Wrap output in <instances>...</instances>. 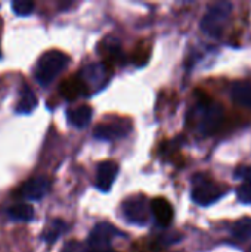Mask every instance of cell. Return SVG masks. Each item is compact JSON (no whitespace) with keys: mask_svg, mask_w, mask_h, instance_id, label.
I'll use <instances>...</instances> for the list:
<instances>
[{"mask_svg":"<svg viewBox=\"0 0 251 252\" xmlns=\"http://www.w3.org/2000/svg\"><path fill=\"white\" fill-rule=\"evenodd\" d=\"M61 93H62L64 97L71 100V99H75L80 94H87V90H86L83 81L80 80V77H72V78H68V80H65L62 83Z\"/></svg>","mask_w":251,"mask_h":252,"instance_id":"obj_14","label":"cell"},{"mask_svg":"<svg viewBox=\"0 0 251 252\" xmlns=\"http://www.w3.org/2000/svg\"><path fill=\"white\" fill-rule=\"evenodd\" d=\"M237 177L243 179V185L238 188V199L243 204H251V167H241L237 170Z\"/></svg>","mask_w":251,"mask_h":252,"instance_id":"obj_13","label":"cell"},{"mask_svg":"<svg viewBox=\"0 0 251 252\" xmlns=\"http://www.w3.org/2000/svg\"><path fill=\"white\" fill-rule=\"evenodd\" d=\"M92 108L87 106V105H80L77 108H72V109H68L67 112V118H68V123L77 128H83L86 127L90 120H92Z\"/></svg>","mask_w":251,"mask_h":252,"instance_id":"obj_12","label":"cell"},{"mask_svg":"<svg viewBox=\"0 0 251 252\" xmlns=\"http://www.w3.org/2000/svg\"><path fill=\"white\" fill-rule=\"evenodd\" d=\"M226 190L228 189H225L219 183L212 182L209 177H203L198 174L194 179L192 199L198 205H210V204L216 202L217 199H220Z\"/></svg>","mask_w":251,"mask_h":252,"instance_id":"obj_3","label":"cell"},{"mask_svg":"<svg viewBox=\"0 0 251 252\" xmlns=\"http://www.w3.org/2000/svg\"><path fill=\"white\" fill-rule=\"evenodd\" d=\"M151 205H148L143 196H133L123 202L121 214L123 217L133 224H145L149 219Z\"/></svg>","mask_w":251,"mask_h":252,"instance_id":"obj_4","label":"cell"},{"mask_svg":"<svg viewBox=\"0 0 251 252\" xmlns=\"http://www.w3.org/2000/svg\"><path fill=\"white\" fill-rule=\"evenodd\" d=\"M231 12H232V4L228 1L212 4L207 13L201 19V30L210 37H219L223 32L225 25L231 18Z\"/></svg>","mask_w":251,"mask_h":252,"instance_id":"obj_2","label":"cell"},{"mask_svg":"<svg viewBox=\"0 0 251 252\" xmlns=\"http://www.w3.org/2000/svg\"><path fill=\"white\" fill-rule=\"evenodd\" d=\"M37 106V97L33 93V90L30 87H24L19 102L16 105V112L19 114H30L31 111H34V108Z\"/></svg>","mask_w":251,"mask_h":252,"instance_id":"obj_17","label":"cell"},{"mask_svg":"<svg viewBox=\"0 0 251 252\" xmlns=\"http://www.w3.org/2000/svg\"><path fill=\"white\" fill-rule=\"evenodd\" d=\"M249 252H251V250H250V251H249Z\"/></svg>","mask_w":251,"mask_h":252,"instance_id":"obj_22","label":"cell"},{"mask_svg":"<svg viewBox=\"0 0 251 252\" xmlns=\"http://www.w3.org/2000/svg\"><path fill=\"white\" fill-rule=\"evenodd\" d=\"M223 118V108L220 103H203L198 112V130L203 134L216 131Z\"/></svg>","mask_w":251,"mask_h":252,"instance_id":"obj_5","label":"cell"},{"mask_svg":"<svg viewBox=\"0 0 251 252\" xmlns=\"http://www.w3.org/2000/svg\"><path fill=\"white\" fill-rule=\"evenodd\" d=\"M232 238L238 242H247L251 239V217L240 219L232 227Z\"/></svg>","mask_w":251,"mask_h":252,"instance_id":"obj_18","label":"cell"},{"mask_svg":"<svg viewBox=\"0 0 251 252\" xmlns=\"http://www.w3.org/2000/svg\"><path fill=\"white\" fill-rule=\"evenodd\" d=\"M50 190V180L46 176H37L34 179H30L22 186V198L27 201H40L43 199Z\"/></svg>","mask_w":251,"mask_h":252,"instance_id":"obj_8","label":"cell"},{"mask_svg":"<svg viewBox=\"0 0 251 252\" xmlns=\"http://www.w3.org/2000/svg\"><path fill=\"white\" fill-rule=\"evenodd\" d=\"M127 133V127H123L121 123H102L95 128V137L102 140H115Z\"/></svg>","mask_w":251,"mask_h":252,"instance_id":"obj_11","label":"cell"},{"mask_svg":"<svg viewBox=\"0 0 251 252\" xmlns=\"http://www.w3.org/2000/svg\"><path fill=\"white\" fill-rule=\"evenodd\" d=\"M12 10L18 16H28L34 10V3L28 0H15L12 1Z\"/></svg>","mask_w":251,"mask_h":252,"instance_id":"obj_20","label":"cell"},{"mask_svg":"<svg viewBox=\"0 0 251 252\" xmlns=\"http://www.w3.org/2000/svg\"><path fill=\"white\" fill-rule=\"evenodd\" d=\"M65 230H67L65 221H62V220H53V221H50V224L47 226V229L43 232L41 239L46 244H55Z\"/></svg>","mask_w":251,"mask_h":252,"instance_id":"obj_19","label":"cell"},{"mask_svg":"<svg viewBox=\"0 0 251 252\" xmlns=\"http://www.w3.org/2000/svg\"><path fill=\"white\" fill-rule=\"evenodd\" d=\"M118 235L115 227L109 223L96 224L89 235V245L92 250H109L112 239Z\"/></svg>","mask_w":251,"mask_h":252,"instance_id":"obj_7","label":"cell"},{"mask_svg":"<svg viewBox=\"0 0 251 252\" xmlns=\"http://www.w3.org/2000/svg\"><path fill=\"white\" fill-rule=\"evenodd\" d=\"M151 213L154 214L155 220L161 226H169L175 217V211H173L172 204L164 198H155L151 202Z\"/></svg>","mask_w":251,"mask_h":252,"instance_id":"obj_10","label":"cell"},{"mask_svg":"<svg viewBox=\"0 0 251 252\" xmlns=\"http://www.w3.org/2000/svg\"><path fill=\"white\" fill-rule=\"evenodd\" d=\"M7 216L16 221H31L34 219V210L30 204L21 202V204L12 205L7 210Z\"/></svg>","mask_w":251,"mask_h":252,"instance_id":"obj_16","label":"cell"},{"mask_svg":"<svg viewBox=\"0 0 251 252\" xmlns=\"http://www.w3.org/2000/svg\"><path fill=\"white\" fill-rule=\"evenodd\" d=\"M231 94L235 103L251 109V84L246 81L235 83L231 89Z\"/></svg>","mask_w":251,"mask_h":252,"instance_id":"obj_15","label":"cell"},{"mask_svg":"<svg viewBox=\"0 0 251 252\" xmlns=\"http://www.w3.org/2000/svg\"><path fill=\"white\" fill-rule=\"evenodd\" d=\"M80 80L83 81L87 93L99 90L108 81V69L102 63H89L80 72Z\"/></svg>","mask_w":251,"mask_h":252,"instance_id":"obj_6","label":"cell"},{"mask_svg":"<svg viewBox=\"0 0 251 252\" xmlns=\"http://www.w3.org/2000/svg\"><path fill=\"white\" fill-rule=\"evenodd\" d=\"M117 174H118L117 162H114V161L101 162L98 165V170H96V180H95L96 188L102 192H108L112 188Z\"/></svg>","mask_w":251,"mask_h":252,"instance_id":"obj_9","label":"cell"},{"mask_svg":"<svg viewBox=\"0 0 251 252\" xmlns=\"http://www.w3.org/2000/svg\"><path fill=\"white\" fill-rule=\"evenodd\" d=\"M87 252H114L112 250H90Z\"/></svg>","mask_w":251,"mask_h":252,"instance_id":"obj_21","label":"cell"},{"mask_svg":"<svg viewBox=\"0 0 251 252\" xmlns=\"http://www.w3.org/2000/svg\"><path fill=\"white\" fill-rule=\"evenodd\" d=\"M70 58L61 50H47L43 53L37 62L36 78L40 86H49L68 65Z\"/></svg>","mask_w":251,"mask_h":252,"instance_id":"obj_1","label":"cell"}]
</instances>
